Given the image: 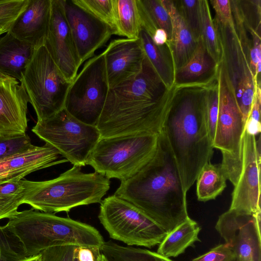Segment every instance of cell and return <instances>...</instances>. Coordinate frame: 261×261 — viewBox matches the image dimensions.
<instances>
[{
	"instance_id": "6da1fadb",
	"label": "cell",
	"mask_w": 261,
	"mask_h": 261,
	"mask_svg": "<svg viewBox=\"0 0 261 261\" xmlns=\"http://www.w3.org/2000/svg\"><path fill=\"white\" fill-rule=\"evenodd\" d=\"M175 93L167 89L145 56L140 73L109 89L96 127L100 138L159 134Z\"/></svg>"
},
{
	"instance_id": "7a4b0ae2",
	"label": "cell",
	"mask_w": 261,
	"mask_h": 261,
	"mask_svg": "<svg viewBox=\"0 0 261 261\" xmlns=\"http://www.w3.org/2000/svg\"><path fill=\"white\" fill-rule=\"evenodd\" d=\"M186 193L162 130L152 158L134 176L121 181L114 195L138 207L167 234L190 218Z\"/></svg>"
},
{
	"instance_id": "3957f363",
	"label": "cell",
	"mask_w": 261,
	"mask_h": 261,
	"mask_svg": "<svg viewBox=\"0 0 261 261\" xmlns=\"http://www.w3.org/2000/svg\"><path fill=\"white\" fill-rule=\"evenodd\" d=\"M203 82L176 85L164 121V132L187 192L214 152L207 119V92L216 76Z\"/></svg>"
},
{
	"instance_id": "277c9868",
	"label": "cell",
	"mask_w": 261,
	"mask_h": 261,
	"mask_svg": "<svg viewBox=\"0 0 261 261\" xmlns=\"http://www.w3.org/2000/svg\"><path fill=\"white\" fill-rule=\"evenodd\" d=\"M7 225L21 242L28 257L57 246L100 248L105 242L90 225L33 208L18 212Z\"/></svg>"
},
{
	"instance_id": "5b68a950",
	"label": "cell",
	"mask_w": 261,
	"mask_h": 261,
	"mask_svg": "<svg viewBox=\"0 0 261 261\" xmlns=\"http://www.w3.org/2000/svg\"><path fill=\"white\" fill-rule=\"evenodd\" d=\"M110 188V180L96 172L86 173L73 167L48 180L31 181L22 203L34 210L50 213L68 212L73 207L100 203Z\"/></svg>"
},
{
	"instance_id": "8992f818",
	"label": "cell",
	"mask_w": 261,
	"mask_h": 261,
	"mask_svg": "<svg viewBox=\"0 0 261 261\" xmlns=\"http://www.w3.org/2000/svg\"><path fill=\"white\" fill-rule=\"evenodd\" d=\"M232 20L222 23L213 18L221 50L220 62L233 88L245 123L254 95V76L250 67L252 40L249 38L240 9L231 5Z\"/></svg>"
},
{
	"instance_id": "52a82bcc",
	"label": "cell",
	"mask_w": 261,
	"mask_h": 261,
	"mask_svg": "<svg viewBox=\"0 0 261 261\" xmlns=\"http://www.w3.org/2000/svg\"><path fill=\"white\" fill-rule=\"evenodd\" d=\"M158 134L140 133L100 138L89 155L86 165L107 178L126 180L152 158Z\"/></svg>"
},
{
	"instance_id": "ba28073f",
	"label": "cell",
	"mask_w": 261,
	"mask_h": 261,
	"mask_svg": "<svg viewBox=\"0 0 261 261\" xmlns=\"http://www.w3.org/2000/svg\"><path fill=\"white\" fill-rule=\"evenodd\" d=\"M218 76L219 111L213 146L221 151L220 165L227 179L234 186L242 167L245 123L233 88L221 62L218 64Z\"/></svg>"
},
{
	"instance_id": "9c48e42d",
	"label": "cell",
	"mask_w": 261,
	"mask_h": 261,
	"mask_svg": "<svg viewBox=\"0 0 261 261\" xmlns=\"http://www.w3.org/2000/svg\"><path fill=\"white\" fill-rule=\"evenodd\" d=\"M33 106L37 121L64 109L71 84L64 76L45 45L35 49L20 82Z\"/></svg>"
},
{
	"instance_id": "30bf717a",
	"label": "cell",
	"mask_w": 261,
	"mask_h": 261,
	"mask_svg": "<svg viewBox=\"0 0 261 261\" xmlns=\"http://www.w3.org/2000/svg\"><path fill=\"white\" fill-rule=\"evenodd\" d=\"M98 218L111 238L129 246L151 248L167 235L140 209L114 194L102 200Z\"/></svg>"
},
{
	"instance_id": "8fae6325",
	"label": "cell",
	"mask_w": 261,
	"mask_h": 261,
	"mask_svg": "<svg viewBox=\"0 0 261 261\" xmlns=\"http://www.w3.org/2000/svg\"><path fill=\"white\" fill-rule=\"evenodd\" d=\"M32 131L68 162L81 167L86 165L89 155L100 139L96 126L79 121L65 108L47 119L37 121Z\"/></svg>"
},
{
	"instance_id": "7c38bea8",
	"label": "cell",
	"mask_w": 261,
	"mask_h": 261,
	"mask_svg": "<svg viewBox=\"0 0 261 261\" xmlns=\"http://www.w3.org/2000/svg\"><path fill=\"white\" fill-rule=\"evenodd\" d=\"M109 90L103 51L86 61L77 74L68 91L64 108L79 121L96 127Z\"/></svg>"
},
{
	"instance_id": "4fadbf2b",
	"label": "cell",
	"mask_w": 261,
	"mask_h": 261,
	"mask_svg": "<svg viewBox=\"0 0 261 261\" xmlns=\"http://www.w3.org/2000/svg\"><path fill=\"white\" fill-rule=\"evenodd\" d=\"M260 137L244 130L241 172L232 193L229 210L243 214L260 215Z\"/></svg>"
},
{
	"instance_id": "5bb4252c",
	"label": "cell",
	"mask_w": 261,
	"mask_h": 261,
	"mask_svg": "<svg viewBox=\"0 0 261 261\" xmlns=\"http://www.w3.org/2000/svg\"><path fill=\"white\" fill-rule=\"evenodd\" d=\"M215 228L234 253L236 261H261L260 215L229 209L219 217Z\"/></svg>"
},
{
	"instance_id": "9a60e30c",
	"label": "cell",
	"mask_w": 261,
	"mask_h": 261,
	"mask_svg": "<svg viewBox=\"0 0 261 261\" xmlns=\"http://www.w3.org/2000/svg\"><path fill=\"white\" fill-rule=\"evenodd\" d=\"M65 16L82 64L104 45L113 30L106 23L74 4L64 0Z\"/></svg>"
},
{
	"instance_id": "2e32d148",
	"label": "cell",
	"mask_w": 261,
	"mask_h": 261,
	"mask_svg": "<svg viewBox=\"0 0 261 261\" xmlns=\"http://www.w3.org/2000/svg\"><path fill=\"white\" fill-rule=\"evenodd\" d=\"M44 45L64 76L72 83L82 63L65 16L64 0H51V18Z\"/></svg>"
},
{
	"instance_id": "e0dca14e",
	"label": "cell",
	"mask_w": 261,
	"mask_h": 261,
	"mask_svg": "<svg viewBox=\"0 0 261 261\" xmlns=\"http://www.w3.org/2000/svg\"><path fill=\"white\" fill-rule=\"evenodd\" d=\"M104 53L109 89L136 77L145 56L139 38L114 39Z\"/></svg>"
},
{
	"instance_id": "ac0fdd59",
	"label": "cell",
	"mask_w": 261,
	"mask_h": 261,
	"mask_svg": "<svg viewBox=\"0 0 261 261\" xmlns=\"http://www.w3.org/2000/svg\"><path fill=\"white\" fill-rule=\"evenodd\" d=\"M29 99L23 85L0 74V137L25 134Z\"/></svg>"
},
{
	"instance_id": "d6986e66",
	"label": "cell",
	"mask_w": 261,
	"mask_h": 261,
	"mask_svg": "<svg viewBox=\"0 0 261 261\" xmlns=\"http://www.w3.org/2000/svg\"><path fill=\"white\" fill-rule=\"evenodd\" d=\"M51 14V0H29L8 32L37 49L45 45Z\"/></svg>"
},
{
	"instance_id": "ffe728a7",
	"label": "cell",
	"mask_w": 261,
	"mask_h": 261,
	"mask_svg": "<svg viewBox=\"0 0 261 261\" xmlns=\"http://www.w3.org/2000/svg\"><path fill=\"white\" fill-rule=\"evenodd\" d=\"M59 152L46 144L0 161V184L22 179L35 171L68 162L57 160Z\"/></svg>"
},
{
	"instance_id": "44dd1931",
	"label": "cell",
	"mask_w": 261,
	"mask_h": 261,
	"mask_svg": "<svg viewBox=\"0 0 261 261\" xmlns=\"http://www.w3.org/2000/svg\"><path fill=\"white\" fill-rule=\"evenodd\" d=\"M161 1L171 20V38L168 41L173 53L176 72L191 59L195 51L198 41L193 37L174 1Z\"/></svg>"
},
{
	"instance_id": "7402d4cb",
	"label": "cell",
	"mask_w": 261,
	"mask_h": 261,
	"mask_svg": "<svg viewBox=\"0 0 261 261\" xmlns=\"http://www.w3.org/2000/svg\"><path fill=\"white\" fill-rule=\"evenodd\" d=\"M35 48L9 32L0 37V74L15 78L19 82L31 61Z\"/></svg>"
},
{
	"instance_id": "603a6c76",
	"label": "cell",
	"mask_w": 261,
	"mask_h": 261,
	"mask_svg": "<svg viewBox=\"0 0 261 261\" xmlns=\"http://www.w3.org/2000/svg\"><path fill=\"white\" fill-rule=\"evenodd\" d=\"M146 57L167 89L175 85L176 71L173 53L168 41L156 45L151 37L141 27L139 37Z\"/></svg>"
},
{
	"instance_id": "cb8c5ba5",
	"label": "cell",
	"mask_w": 261,
	"mask_h": 261,
	"mask_svg": "<svg viewBox=\"0 0 261 261\" xmlns=\"http://www.w3.org/2000/svg\"><path fill=\"white\" fill-rule=\"evenodd\" d=\"M218 64L207 51L201 37L189 61L175 73V84H185L205 81L217 71Z\"/></svg>"
},
{
	"instance_id": "d4e9b609",
	"label": "cell",
	"mask_w": 261,
	"mask_h": 261,
	"mask_svg": "<svg viewBox=\"0 0 261 261\" xmlns=\"http://www.w3.org/2000/svg\"><path fill=\"white\" fill-rule=\"evenodd\" d=\"M200 229L198 223L190 218L167 234L159 244L157 253L168 258L177 257L195 242L200 241L198 238Z\"/></svg>"
},
{
	"instance_id": "484cf974",
	"label": "cell",
	"mask_w": 261,
	"mask_h": 261,
	"mask_svg": "<svg viewBox=\"0 0 261 261\" xmlns=\"http://www.w3.org/2000/svg\"><path fill=\"white\" fill-rule=\"evenodd\" d=\"M142 28L152 37L155 31L162 29L170 41L172 24L169 14L161 0H137Z\"/></svg>"
},
{
	"instance_id": "4316f807",
	"label": "cell",
	"mask_w": 261,
	"mask_h": 261,
	"mask_svg": "<svg viewBox=\"0 0 261 261\" xmlns=\"http://www.w3.org/2000/svg\"><path fill=\"white\" fill-rule=\"evenodd\" d=\"M226 176L220 164L211 162L202 169L196 179V194L198 201L214 200L226 187Z\"/></svg>"
},
{
	"instance_id": "83f0119b",
	"label": "cell",
	"mask_w": 261,
	"mask_h": 261,
	"mask_svg": "<svg viewBox=\"0 0 261 261\" xmlns=\"http://www.w3.org/2000/svg\"><path fill=\"white\" fill-rule=\"evenodd\" d=\"M116 35L139 38L142 25L137 0H116Z\"/></svg>"
},
{
	"instance_id": "f1b7e54d",
	"label": "cell",
	"mask_w": 261,
	"mask_h": 261,
	"mask_svg": "<svg viewBox=\"0 0 261 261\" xmlns=\"http://www.w3.org/2000/svg\"><path fill=\"white\" fill-rule=\"evenodd\" d=\"M31 185L25 179L0 184V220L10 219L18 213Z\"/></svg>"
},
{
	"instance_id": "f546056e",
	"label": "cell",
	"mask_w": 261,
	"mask_h": 261,
	"mask_svg": "<svg viewBox=\"0 0 261 261\" xmlns=\"http://www.w3.org/2000/svg\"><path fill=\"white\" fill-rule=\"evenodd\" d=\"M100 250L108 261H173L157 252L138 248L124 247L112 241L104 242Z\"/></svg>"
},
{
	"instance_id": "4dcf8cb0",
	"label": "cell",
	"mask_w": 261,
	"mask_h": 261,
	"mask_svg": "<svg viewBox=\"0 0 261 261\" xmlns=\"http://www.w3.org/2000/svg\"><path fill=\"white\" fill-rule=\"evenodd\" d=\"M201 36L206 48L217 63L221 61V50L208 1L200 0Z\"/></svg>"
},
{
	"instance_id": "1f68e13d",
	"label": "cell",
	"mask_w": 261,
	"mask_h": 261,
	"mask_svg": "<svg viewBox=\"0 0 261 261\" xmlns=\"http://www.w3.org/2000/svg\"><path fill=\"white\" fill-rule=\"evenodd\" d=\"M72 2L108 24L116 32V0H72Z\"/></svg>"
},
{
	"instance_id": "d6a6232c",
	"label": "cell",
	"mask_w": 261,
	"mask_h": 261,
	"mask_svg": "<svg viewBox=\"0 0 261 261\" xmlns=\"http://www.w3.org/2000/svg\"><path fill=\"white\" fill-rule=\"evenodd\" d=\"M28 257L18 237L7 225L0 226V261H21Z\"/></svg>"
},
{
	"instance_id": "836d02e7",
	"label": "cell",
	"mask_w": 261,
	"mask_h": 261,
	"mask_svg": "<svg viewBox=\"0 0 261 261\" xmlns=\"http://www.w3.org/2000/svg\"><path fill=\"white\" fill-rule=\"evenodd\" d=\"M194 39L198 41L201 36L200 0L174 1Z\"/></svg>"
},
{
	"instance_id": "e575fe53",
	"label": "cell",
	"mask_w": 261,
	"mask_h": 261,
	"mask_svg": "<svg viewBox=\"0 0 261 261\" xmlns=\"http://www.w3.org/2000/svg\"><path fill=\"white\" fill-rule=\"evenodd\" d=\"M35 145L27 134L12 137H0V161L25 152Z\"/></svg>"
},
{
	"instance_id": "d590c367",
	"label": "cell",
	"mask_w": 261,
	"mask_h": 261,
	"mask_svg": "<svg viewBox=\"0 0 261 261\" xmlns=\"http://www.w3.org/2000/svg\"><path fill=\"white\" fill-rule=\"evenodd\" d=\"M219 100V84L217 73L207 92V119L210 136L213 142L218 119Z\"/></svg>"
},
{
	"instance_id": "8d00e7d4",
	"label": "cell",
	"mask_w": 261,
	"mask_h": 261,
	"mask_svg": "<svg viewBox=\"0 0 261 261\" xmlns=\"http://www.w3.org/2000/svg\"><path fill=\"white\" fill-rule=\"evenodd\" d=\"M261 104L260 85L254 82V95L251 110L245 124V130L256 136L261 130L260 113Z\"/></svg>"
},
{
	"instance_id": "74e56055",
	"label": "cell",
	"mask_w": 261,
	"mask_h": 261,
	"mask_svg": "<svg viewBox=\"0 0 261 261\" xmlns=\"http://www.w3.org/2000/svg\"><path fill=\"white\" fill-rule=\"evenodd\" d=\"M28 2L29 0H0V23H12Z\"/></svg>"
},
{
	"instance_id": "f35d334b",
	"label": "cell",
	"mask_w": 261,
	"mask_h": 261,
	"mask_svg": "<svg viewBox=\"0 0 261 261\" xmlns=\"http://www.w3.org/2000/svg\"><path fill=\"white\" fill-rule=\"evenodd\" d=\"M76 246L61 245L46 249L40 253L41 261H72Z\"/></svg>"
},
{
	"instance_id": "ab89813d",
	"label": "cell",
	"mask_w": 261,
	"mask_h": 261,
	"mask_svg": "<svg viewBox=\"0 0 261 261\" xmlns=\"http://www.w3.org/2000/svg\"><path fill=\"white\" fill-rule=\"evenodd\" d=\"M192 261H236L233 252L226 244H221Z\"/></svg>"
},
{
	"instance_id": "60d3db41",
	"label": "cell",
	"mask_w": 261,
	"mask_h": 261,
	"mask_svg": "<svg viewBox=\"0 0 261 261\" xmlns=\"http://www.w3.org/2000/svg\"><path fill=\"white\" fill-rule=\"evenodd\" d=\"M215 11L216 18L222 23H227L232 19L230 0L210 1Z\"/></svg>"
},
{
	"instance_id": "b9f144b4",
	"label": "cell",
	"mask_w": 261,
	"mask_h": 261,
	"mask_svg": "<svg viewBox=\"0 0 261 261\" xmlns=\"http://www.w3.org/2000/svg\"><path fill=\"white\" fill-rule=\"evenodd\" d=\"M101 255L98 247L76 246L74 250V256L77 261H99Z\"/></svg>"
},
{
	"instance_id": "7bdbcfd3",
	"label": "cell",
	"mask_w": 261,
	"mask_h": 261,
	"mask_svg": "<svg viewBox=\"0 0 261 261\" xmlns=\"http://www.w3.org/2000/svg\"><path fill=\"white\" fill-rule=\"evenodd\" d=\"M153 42L156 45H163L168 41L166 33L162 29H158L155 31L151 37Z\"/></svg>"
},
{
	"instance_id": "ee69618b",
	"label": "cell",
	"mask_w": 261,
	"mask_h": 261,
	"mask_svg": "<svg viewBox=\"0 0 261 261\" xmlns=\"http://www.w3.org/2000/svg\"><path fill=\"white\" fill-rule=\"evenodd\" d=\"M11 24L12 23H0V36L8 31Z\"/></svg>"
},
{
	"instance_id": "f6af8a7d",
	"label": "cell",
	"mask_w": 261,
	"mask_h": 261,
	"mask_svg": "<svg viewBox=\"0 0 261 261\" xmlns=\"http://www.w3.org/2000/svg\"><path fill=\"white\" fill-rule=\"evenodd\" d=\"M41 256L40 253L37 255L29 256L21 261H41Z\"/></svg>"
},
{
	"instance_id": "bcb514c9",
	"label": "cell",
	"mask_w": 261,
	"mask_h": 261,
	"mask_svg": "<svg viewBox=\"0 0 261 261\" xmlns=\"http://www.w3.org/2000/svg\"><path fill=\"white\" fill-rule=\"evenodd\" d=\"M99 261H108V260L107 259V258L105 257V256L101 253V255Z\"/></svg>"
},
{
	"instance_id": "7dc6e473",
	"label": "cell",
	"mask_w": 261,
	"mask_h": 261,
	"mask_svg": "<svg viewBox=\"0 0 261 261\" xmlns=\"http://www.w3.org/2000/svg\"><path fill=\"white\" fill-rule=\"evenodd\" d=\"M72 261H77L76 259L75 258V257H73V259Z\"/></svg>"
}]
</instances>
